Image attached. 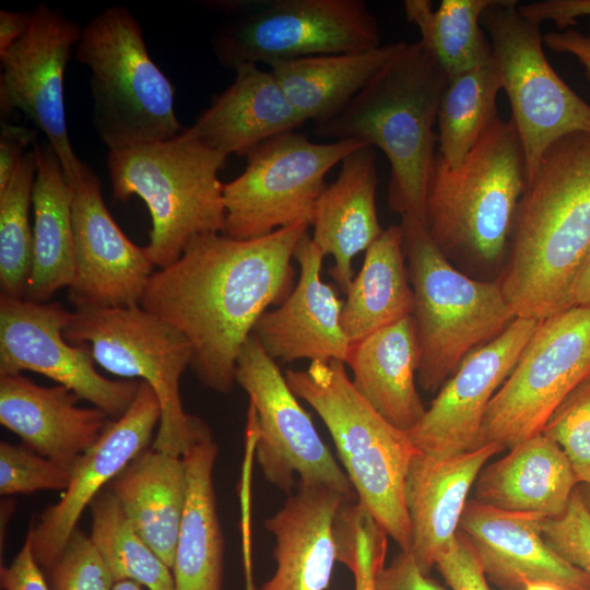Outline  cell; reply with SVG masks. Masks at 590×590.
Segmentation results:
<instances>
[{"label": "cell", "instance_id": "48", "mask_svg": "<svg viewBox=\"0 0 590 590\" xmlns=\"http://www.w3.org/2000/svg\"><path fill=\"white\" fill-rule=\"evenodd\" d=\"M543 42L555 52L570 54L576 57L590 80V35L567 28L546 33L543 36Z\"/></svg>", "mask_w": 590, "mask_h": 590}, {"label": "cell", "instance_id": "49", "mask_svg": "<svg viewBox=\"0 0 590 590\" xmlns=\"http://www.w3.org/2000/svg\"><path fill=\"white\" fill-rule=\"evenodd\" d=\"M32 17V11L0 10V56L27 32Z\"/></svg>", "mask_w": 590, "mask_h": 590}, {"label": "cell", "instance_id": "42", "mask_svg": "<svg viewBox=\"0 0 590 590\" xmlns=\"http://www.w3.org/2000/svg\"><path fill=\"white\" fill-rule=\"evenodd\" d=\"M387 533L356 502L353 531V554L349 569L355 590H375L378 571L385 566Z\"/></svg>", "mask_w": 590, "mask_h": 590}, {"label": "cell", "instance_id": "10", "mask_svg": "<svg viewBox=\"0 0 590 590\" xmlns=\"http://www.w3.org/2000/svg\"><path fill=\"white\" fill-rule=\"evenodd\" d=\"M366 145L358 139L317 143L295 131L258 144L245 155V170L223 184L224 234L253 239L296 223L310 225L326 175Z\"/></svg>", "mask_w": 590, "mask_h": 590}, {"label": "cell", "instance_id": "34", "mask_svg": "<svg viewBox=\"0 0 590 590\" xmlns=\"http://www.w3.org/2000/svg\"><path fill=\"white\" fill-rule=\"evenodd\" d=\"M493 0H441L436 10L429 0H405L406 20L420 33V42L448 79L485 66L493 59L492 45L481 16Z\"/></svg>", "mask_w": 590, "mask_h": 590}, {"label": "cell", "instance_id": "36", "mask_svg": "<svg viewBox=\"0 0 590 590\" xmlns=\"http://www.w3.org/2000/svg\"><path fill=\"white\" fill-rule=\"evenodd\" d=\"M90 508V538L115 581L131 580L148 590H174L170 567L145 543L108 487Z\"/></svg>", "mask_w": 590, "mask_h": 590}, {"label": "cell", "instance_id": "41", "mask_svg": "<svg viewBox=\"0 0 590 590\" xmlns=\"http://www.w3.org/2000/svg\"><path fill=\"white\" fill-rule=\"evenodd\" d=\"M540 529L547 544L564 559L590 575V511L578 486L568 507L556 518H543Z\"/></svg>", "mask_w": 590, "mask_h": 590}, {"label": "cell", "instance_id": "24", "mask_svg": "<svg viewBox=\"0 0 590 590\" xmlns=\"http://www.w3.org/2000/svg\"><path fill=\"white\" fill-rule=\"evenodd\" d=\"M68 388L43 387L22 374L0 375V423L33 451L72 471L110 420L82 408Z\"/></svg>", "mask_w": 590, "mask_h": 590}, {"label": "cell", "instance_id": "28", "mask_svg": "<svg viewBox=\"0 0 590 590\" xmlns=\"http://www.w3.org/2000/svg\"><path fill=\"white\" fill-rule=\"evenodd\" d=\"M418 364L412 316L352 344L345 361L358 393L403 430L411 429L426 411L415 386Z\"/></svg>", "mask_w": 590, "mask_h": 590}, {"label": "cell", "instance_id": "30", "mask_svg": "<svg viewBox=\"0 0 590 590\" xmlns=\"http://www.w3.org/2000/svg\"><path fill=\"white\" fill-rule=\"evenodd\" d=\"M33 255L26 299L47 302L74 279L73 187L48 142L34 144Z\"/></svg>", "mask_w": 590, "mask_h": 590}, {"label": "cell", "instance_id": "23", "mask_svg": "<svg viewBox=\"0 0 590 590\" xmlns=\"http://www.w3.org/2000/svg\"><path fill=\"white\" fill-rule=\"evenodd\" d=\"M503 450L488 442L464 453L418 451L413 458L405 480V505L412 530L410 551L423 573L429 574L453 543L471 487L486 462Z\"/></svg>", "mask_w": 590, "mask_h": 590}, {"label": "cell", "instance_id": "45", "mask_svg": "<svg viewBox=\"0 0 590 590\" xmlns=\"http://www.w3.org/2000/svg\"><path fill=\"white\" fill-rule=\"evenodd\" d=\"M36 129L1 122L0 131V193L5 190L16 173L30 145L36 141Z\"/></svg>", "mask_w": 590, "mask_h": 590}, {"label": "cell", "instance_id": "2", "mask_svg": "<svg viewBox=\"0 0 590 590\" xmlns=\"http://www.w3.org/2000/svg\"><path fill=\"white\" fill-rule=\"evenodd\" d=\"M499 283L519 318L542 321L574 306L590 255V132L554 142L517 206Z\"/></svg>", "mask_w": 590, "mask_h": 590}, {"label": "cell", "instance_id": "16", "mask_svg": "<svg viewBox=\"0 0 590 590\" xmlns=\"http://www.w3.org/2000/svg\"><path fill=\"white\" fill-rule=\"evenodd\" d=\"M72 315L59 304L0 295V375H44L118 418L132 403L140 380L101 375L88 349L63 335Z\"/></svg>", "mask_w": 590, "mask_h": 590}, {"label": "cell", "instance_id": "29", "mask_svg": "<svg viewBox=\"0 0 590 590\" xmlns=\"http://www.w3.org/2000/svg\"><path fill=\"white\" fill-rule=\"evenodd\" d=\"M107 487L145 543L172 569L187 500L184 458L146 449Z\"/></svg>", "mask_w": 590, "mask_h": 590}, {"label": "cell", "instance_id": "50", "mask_svg": "<svg viewBox=\"0 0 590 590\" xmlns=\"http://www.w3.org/2000/svg\"><path fill=\"white\" fill-rule=\"evenodd\" d=\"M574 306L590 308V255L586 260L573 288Z\"/></svg>", "mask_w": 590, "mask_h": 590}, {"label": "cell", "instance_id": "7", "mask_svg": "<svg viewBox=\"0 0 590 590\" xmlns=\"http://www.w3.org/2000/svg\"><path fill=\"white\" fill-rule=\"evenodd\" d=\"M420 351L416 378L435 392L475 349L497 338L516 318L499 281H477L457 270L424 222L402 214Z\"/></svg>", "mask_w": 590, "mask_h": 590}, {"label": "cell", "instance_id": "53", "mask_svg": "<svg viewBox=\"0 0 590 590\" xmlns=\"http://www.w3.org/2000/svg\"><path fill=\"white\" fill-rule=\"evenodd\" d=\"M139 583L131 580H120L114 583L113 590H142Z\"/></svg>", "mask_w": 590, "mask_h": 590}, {"label": "cell", "instance_id": "38", "mask_svg": "<svg viewBox=\"0 0 590 590\" xmlns=\"http://www.w3.org/2000/svg\"><path fill=\"white\" fill-rule=\"evenodd\" d=\"M542 434L564 451L578 484L590 485V376L555 409Z\"/></svg>", "mask_w": 590, "mask_h": 590}, {"label": "cell", "instance_id": "51", "mask_svg": "<svg viewBox=\"0 0 590 590\" xmlns=\"http://www.w3.org/2000/svg\"><path fill=\"white\" fill-rule=\"evenodd\" d=\"M524 590H564L562 587L550 581H534L526 586Z\"/></svg>", "mask_w": 590, "mask_h": 590}, {"label": "cell", "instance_id": "8", "mask_svg": "<svg viewBox=\"0 0 590 590\" xmlns=\"http://www.w3.org/2000/svg\"><path fill=\"white\" fill-rule=\"evenodd\" d=\"M75 58L90 69L92 123L108 151L167 140L185 129L175 86L148 51L140 24L122 5L83 28Z\"/></svg>", "mask_w": 590, "mask_h": 590}, {"label": "cell", "instance_id": "12", "mask_svg": "<svg viewBox=\"0 0 590 590\" xmlns=\"http://www.w3.org/2000/svg\"><path fill=\"white\" fill-rule=\"evenodd\" d=\"M378 22L362 0H268L231 15L211 37L220 64L268 66L381 46Z\"/></svg>", "mask_w": 590, "mask_h": 590}, {"label": "cell", "instance_id": "54", "mask_svg": "<svg viewBox=\"0 0 590 590\" xmlns=\"http://www.w3.org/2000/svg\"><path fill=\"white\" fill-rule=\"evenodd\" d=\"M578 489L580 492L583 503L590 511V485L581 484L580 486H578Z\"/></svg>", "mask_w": 590, "mask_h": 590}, {"label": "cell", "instance_id": "5", "mask_svg": "<svg viewBox=\"0 0 590 590\" xmlns=\"http://www.w3.org/2000/svg\"><path fill=\"white\" fill-rule=\"evenodd\" d=\"M528 184L523 150L509 119H498L452 168L436 152L424 224L449 259L491 266L509 248L518 203Z\"/></svg>", "mask_w": 590, "mask_h": 590}, {"label": "cell", "instance_id": "9", "mask_svg": "<svg viewBox=\"0 0 590 590\" xmlns=\"http://www.w3.org/2000/svg\"><path fill=\"white\" fill-rule=\"evenodd\" d=\"M66 340L88 349L105 370L138 378L155 391L161 418L151 448L182 457L212 436L206 423L184 410L180 379L193 350L173 326L141 305L74 310L63 330Z\"/></svg>", "mask_w": 590, "mask_h": 590}, {"label": "cell", "instance_id": "31", "mask_svg": "<svg viewBox=\"0 0 590 590\" xmlns=\"http://www.w3.org/2000/svg\"><path fill=\"white\" fill-rule=\"evenodd\" d=\"M217 451L210 436L182 456L188 489L172 566L174 590H221L224 540L213 485Z\"/></svg>", "mask_w": 590, "mask_h": 590}, {"label": "cell", "instance_id": "3", "mask_svg": "<svg viewBox=\"0 0 590 590\" xmlns=\"http://www.w3.org/2000/svg\"><path fill=\"white\" fill-rule=\"evenodd\" d=\"M448 76L418 40L405 44L352 101L315 133L333 141L358 139L390 164L392 210L424 222L435 161L434 125Z\"/></svg>", "mask_w": 590, "mask_h": 590}, {"label": "cell", "instance_id": "14", "mask_svg": "<svg viewBox=\"0 0 590 590\" xmlns=\"http://www.w3.org/2000/svg\"><path fill=\"white\" fill-rule=\"evenodd\" d=\"M590 376V308L573 306L540 321L491 400L485 444L511 449L541 434L564 399Z\"/></svg>", "mask_w": 590, "mask_h": 590}, {"label": "cell", "instance_id": "27", "mask_svg": "<svg viewBox=\"0 0 590 590\" xmlns=\"http://www.w3.org/2000/svg\"><path fill=\"white\" fill-rule=\"evenodd\" d=\"M577 485L564 451L541 433L485 465L475 481L474 499L504 511L556 518Z\"/></svg>", "mask_w": 590, "mask_h": 590}, {"label": "cell", "instance_id": "52", "mask_svg": "<svg viewBox=\"0 0 590 590\" xmlns=\"http://www.w3.org/2000/svg\"><path fill=\"white\" fill-rule=\"evenodd\" d=\"M244 567H245V582H246L245 590H256V587L253 585V579H252V562L251 560L245 562Z\"/></svg>", "mask_w": 590, "mask_h": 590}, {"label": "cell", "instance_id": "32", "mask_svg": "<svg viewBox=\"0 0 590 590\" xmlns=\"http://www.w3.org/2000/svg\"><path fill=\"white\" fill-rule=\"evenodd\" d=\"M405 44L281 60L269 66L300 117L319 125L338 115Z\"/></svg>", "mask_w": 590, "mask_h": 590}, {"label": "cell", "instance_id": "33", "mask_svg": "<svg viewBox=\"0 0 590 590\" xmlns=\"http://www.w3.org/2000/svg\"><path fill=\"white\" fill-rule=\"evenodd\" d=\"M401 225H390L365 251L363 266L346 290L342 327L355 344L369 334L409 316L413 290Z\"/></svg>", "mask_w": 590, "mask_h": 590}, {"label": "cell", "instance_id": "18", "mask_svg": "<svg viewBox=\"0 0 590 590\" xmlns=\"http://www.w3.org/2000/svg\"><path fill=\"white\" fill-rule=\"evenodd\" d=\"M72 187L71 304L75 310L140 305L155 271L146 248L133 244L117 225L104 202L99 179L87 165Z\"/></svg>", "mask_w": 590, "mask_h": 590}, {"label": "cell", "instance_id": "4", "mask_svg": "<svg viewBox=\"0 0 590 590\" xmlns=\"http://www.w3.org/2000/svg\"><path fill=\"white\" fill-rule=\"evenodd\" d=\"M284 375L294 394L327 426L357 504L400 551H409L412 530L405 480L420 450L406 430L387 421L358 393L341 361L311 362L304 370L288 369Z\"/></svg>", "mask_w": 590, "mask_h": 590}, {"label": "cell", "instance_id": "47", "mask_svg": "<svg viewBox=\"0 0 590 590\" xmlns=\"http://www.w3.org/2000/svg\"><path fill=\"white\" fill-rule=\"evenodd\" d=\"M519 12L541 25L552 21L558 31L570 28L581 16L590 15V0H540L518 4Z\"/></svg>", "mask_w": 590, "mask_h": 590}, {"label": "cell", "instance_id": "13", "mask_svg": "<svg viewBox=\"0 0 590 590\" xmlns=\"http://www.w3.org/2000/svg\"><path fill=\"white\" fill-rule=\"evenodd\" d=\"M236 382L249 398L247 421L266 480L291 494L297 484L333 488L355 502L352 484L319 436L285 375L251 334L238 354Z\"/></svg>", "mask_w": 590, "mask_h": 590}, {"label": "cell", "instance_id": "20", "mask_svg": "<svg viewBox=\"0 0 590 590\" xmlns=\"http://www.w3.org/2000/svg\"><path fill=\"white\" fill-rule=\"evenodd\" d=\"M299 266L298 281L282 304L266 311L252 335L274 361H341L350 350L341 321L343 302L321 280L323 256L307 233L294 250Z\"/></svg>", "mask_w": 590, "mask_h": 590}, {"label": "cell", "instance_id": "35", "mask_svg": "<svg viewBox=\"0 0 590 590\" xmlns=\"http://www.w3.org/2000/svg\"><path fill=\"white\" fill-rule=\"evenodd\" d=\"M500 90L502 80L493 59L448 80L437 114V153L450 167L459 166L499 119Z\"/></svg>", "mask_w": 590, "mask_h": 590}, {"label": "cell", "instance_id": "43", "mask_svg": "<svg viewBox=\"0 0 590 590\" xmlns=\"http://www.w3.org/2000/svg\"><path fill=\"white\" fill-rule=\"evenodd\" d=\"M435 567L451 590H492L472 546L459 531Z\"/></svg>", "mask_w": 590, "mask_h": 590}, {"label": "cell", "instance_id": "44", "mask_svg": "<svg viewBox=\"0 0 590 590\" xmlns=\"http://www.w3.org/2000/svg\"><path fill=\"white\" fill-rule=\"evenodd\" d=\"M375 590H445L421 570L411 551H400L377 574Z\"/></svg>", "mask_w": 590, "mask_h": 590}, {"label": "cell", "instance_id": "26", "mask_svg": "<svg viewBox=\"0 0 590 590\" xmlns=\"http://www.w3.org/2000/svg\"><path fill=\"white\" fill-rule=\"evenodd\" d=\"M305 122L271 71L244 64L187 129L227 157L245 156L263 141Z\"/></svg>", "mask_w": 590, "mask_h": 590}, {"label": "cell", "instance_id": "6", "mask_svg": "<svg viewBox=\"0 0 590 590\" xmlns=\"http://www.w3.org/2000/svg\"><path fill=\"white\" fill-rule=\"evenodd\" d=\"M226 156L187 128L175 138L108 151L116 200L139 197L152 228L145 246L157 269L175 262L197 237L225 229L223 184Z\"/></svg>", "mask_w": 590, "mask_h": 590}, {"label": "cell", "instance_id": "21", "mask_svg": "<svg viewBox=\"0 0 590 590\" xmlns=\"http://www.w3.org/2000/svg\"><path fill=\"white\" fill-rule=\"evenodd\" d=\"M543 518L467 503L459 532L472 546L491 582L500 590H524L550 581L564 590H590V575L557 554L541 533Z\"/></svg>", "mask_w": 590, "mask_h": 590}, {"label": "cell", "instance_id": "25", "mask_svg": "<svg viewBox=\"0 0 590 590\" xmlns=\"http://www.w3.org/2000/svg\"><path fill=\"white\" fill-rule=\"evenodd\" d=\"M371 145L349 154L337 179L318 198L310 226L311 239L323 257L334 264L329 273L346 292L353 280L352 260L381 235L376 191V153Z\"/></svg>", "mask_w": 590, "mask_h": 590}, {"label": "cell", "instance_id": "15", "mask_svg": "<svg viewBox=\"0 0 590 590\" xmlns=\"http://www.w3.org/2000/svg\"><path fill=\"white\" fill-rule=\"evenodd\" d=\"M27 32L0 56V114L20 110L55 151L71 185L86 165L74 153L67 127L64 73L82 28L58 9L38 3Z\"/></svg>", "mask_w": 590, "mask_h": 590}, {"label": "cell", "instance_id": "1", "mask_svg": "<svg viewBox=\"0 0 590 590\" xmlns=\"http://www.w3.org/2000/svg\"><path fill=\"white\" fill-rule=\"evenodd\" d=\"M309 226L296 223L253 239L201 235L151 275L141 307L189 341L190 366L211 390L233 389L238 354L256 323L269 306L287 297L291 260Z\"/></svg>", "mask_w": 590, "mask_h": 590}, {"label": "cell", "instance_id": "46", "mask_svg": "<svg viewBox=\"0 0 590 590\" xmlns=\"http://www.w3.org/2000/svg\"><path fill=\"white\" fill-rule=\"evenodd\" d=\"M0 580L3 590H50L34 557L30 529L22 548L11 564L1 567Z\"/></svg>", "mask_w": 590, "mask_h": 590}, {"label": "cell", "instance_id": "40", "mask_svg": "<svg viewBox=\"0 0 590 590\" xmlns=\"http://www.w3.org/2000/svg\"><path fill=\"white\" fill-rule=\"evenodd\" d=\"M47 570L50 590H113L116 582L91 538L78 528Z\"/></svg>", "mask_w": 590, "mask_h": 590}, {"label": "cell", "instance_id": "17", "mask_svg": "<svg viewBox=\"0 0 590 590\" xmlns=\"http://www.w3.org/2000/svg\"><path fill=\"white\" fill-rule=\"evenodd\" d=\"M539 323L517 317L497 338L463 358L422 418L406 430L420 451L450 456L485 445L483 421L488 404Z\"/></svg>", "mask_w": 590, "mask_h": 590}, {"label": "cell", "instance_id": "19", "mask_svg": "<svg viewBox=\"0 0 590 590\" xmlns=\"http://www.w3.org/2000/svg\"><path fill=\"white\" fill-rule=\"evenodd\" d=\"M160 418L155 391L140 381L129 409L110 420L99 438L78 460L61 498L30 524L33 554L40 568L52 565L92 500L153 442Z\"/></svg>", "mask_w": 590, "mask_h": 590}, {"label": "cell", "instance_id": "11", "mask_svg": "<svg viewBox=\"0 0 590 590\" xmlns=\"http://www.w3.org/2000/svg\"><path fill=\"white\" fill-rule=\"evenodd\" d=\"M524 154L528 180L544 152L574 132H590V105L555 72L543 49L540 24L516 0H493L481 16Z\"/></svg>", "mask_w": 590, "mask_h": 590}, {"label": "cell", "instance_id": "22", "mask_svg": "<svg viewBox=\"0 0 590 590\" xmlns=\"http://www.w3.org/2000/svg\"><path fill=\"white\" fill-rule=\"evenodd\" d=\"M283 506L264 520L273 534L276 568L256 590H326L340 559L337 519L346 503L338 491L297 484Z\"/></svg>", "mask_w": 590, "mask_h": 590}, {"label": "cell", "instance_id": "37", "mask_svg": "<svg viewBox=\"0 0 590 590\" xmlns=\"http://www.w3.org/2000/svg\"><path fill=\"white\" fill-rule=\"evenodd\" d=\"M35 177L36 154L32 148L0 193V295L10 298L22 299L27 292L33 255L30 212Z\"/></svg>", "mask_w": 590, "mask_h": 590}, {"label": "cell", "instance_id": "39", "mask_svg": "<svg viewBox=\"0 0 590 590\" xmlns=\"http://www.w3.org/2000/svg\"><path fill=\"white\" fill-rule=\"evenodd\" d=\"M71 471L25 445L0 442V494H28L43 489L64 491Z\"/></svg>", "mask_w": 590, "mask_h": 590}]
</instances>
